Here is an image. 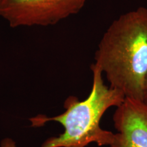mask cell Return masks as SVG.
<instances>
[{"label": "cell", "instance_id": "277c9868", "mask_svg": "<svg viewBox=\"0 0 147 147\" xmlns=\"http://www.w3.org/2000/svg\"><path fill=\"white\" fill-rule=\"evenodd\" d=\"M117 132L110 147H147V106L125 98L113 115Z\"/></svg>", "mask_w": 147, "mask_h": 147}, {"label": "cell", "instance_id": "5b68a950", "mask_svg": "<svg viewBox=\"0 0 147 147\" xmlns=\"http://www.w3.org/2000/svg\"><path fill=\"white\" fill-rule=\"evenodd\" d=\"M143 103L147 106V76L146 78V81H145L144 84V100Z\"/></svg>", "mask_w": 147, "mask_h": 147}, {"label": "cell", "instance_id": "7a4b0ae2", "mask_svg": "<svg viewBox=\"0 0 147 147\" xmlns=\"http://www.w3.org/2000/svg\"><path fill=\"white\" fill-rule=\"evenodd\" d=\"M91 68L93 85L87 99L79 101L76 97H69L64 103L65 111L61 115L53 118L40 115L30 119L32 127H41L50 121L63 126V134L49 138L42 147H85L92 142L99 146H110L113 144L115 134L103 129L100 121L106 110L118 107L125 97L119 90L106 85L98 66L93 63ZM3 147L10 146L5 144Z\"/></svg>", "mask_w": 147, "mask_h": 147}, {"label": "cell", "instance_id": "8992f818", "mask_svg": "<svg viewBox=\"0 0 147 147\" xmlns=\"http://www.w3.org/2000/svg\"><path fill=\"white\" fill-rule=\"evenodd\" d=\"M1 0H0V3H1Z\"/></svg>", "mask_w": 147, "mask_h": 147}, {"label": "cell", "instance_id": "3957f363", "mask_svg": "<svg viewBox=\"0 0 147 147\" xmlns=\"http://www.w3.org/2000/svg\"><path fill=\"white\" fill-rule=\"evenodd\" d=\"M86 0H1L0 16L10 27L48 26L75 14Z\"/></svg>", "mask_w": 147, "mask_h": 147}, {"label": "cell", "instance_id": "6da1fadb", "mask_svg": "<svg viewBox=\"0 0 147 147\" xmlns=\"http://www.w3.org/2000/svg\"><path fill=\"white\" fill-rule=\"evenodd\" d=\"M110 87L125 98L144 100L147 76V8L129 11L110 24L95 53Z\"/></svg>", "mask_w": 147, "mask_h": 147}]
</instances>
